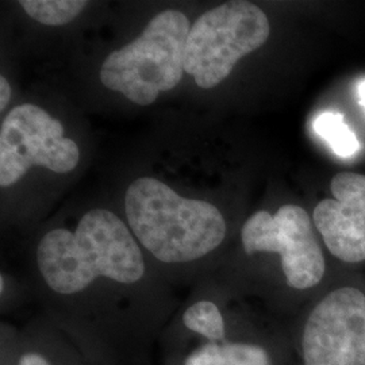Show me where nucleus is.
I'll return each instance as SVG.
<instances>
[{"mask_svg":"<svg viewBox=\"0 0 365 365\" xmlns=\"http://www.w3.org/2000/svg\"><path fill=\"white\" fill-rule=\"evenodd\" d=\"M37 264L46 284L63 295L78 294L98 277L134 284L145 274L144 257L130 230L103 209L88 211L75 232L54 229L43 235Z\"/></svg>","mask_w":365,"mask_h":365,"instance_id":"f257e3e1","label":"nucleus"},{"mask_svg":"<svg viewBox=\"0 0 365 365\" xmlns=\"http://www.w3.org/2000/svg\"><path fill=\"white\" fill-rule=\"evenodd\" d=\"M125 209L140 244L167 264L202 259L218 248L226 235V222L214 205L178 195L155 178L131 182Z\"/></svg>","mask_w":365,"mask_h":365,"instance_id":"f03ea898","label":"nucleus"},{"mask_svg":"<svg viewBox=\"0 0 365 365\" xmlns=\"http://www.w3.org/2000/svg\"><path fill=\"white\" fill-rule=\"evenodd\" d=\"M190 30V19L180 11L157 14L140 37L106 57L102 84L135 105L155 103L161 92L173 90L182 78Z\"/></svg>","mask_w":365,"mask_h":365,"instance_id":"7ed1b4c3","label":"nucleus"},{"mask_svg":"<svg viewBox=\"0 0 365 365\" xmlns=\"http://www.w3.org/2000/svg\"><path fill=\"white\" fill-rule=\"evenodd\" d=\"M269 33L268 16L253 3L229 1L214 7L191 26L184 71L200 88H214L242 57L261 48Z\"/></svg>","mask_w":365,"mask_h":365,"instance_id":"20e7f679","label":"nucleus"},{"mask_svg":"<svg viewBox=\"0 0 365 365\" xmlns=\"http://www.w3.org/2000/svg\"><path fill=\"white\" fill-rule=\"evenodd\" d=\"M80 150L60 120L38 106H16L0 129V185H14L34 165L56 173L75 170Z\"/></svg>","mask_w":365,"mask_h":365,"instance_id":"39448f33","label":"nucleus"},{"mask_svg":"<svg viewBox=\"0 0 365 365\" xmlns=\"http://www.w3.org/2000/svg\"><path fill=\"white\" fill-rule=\"evenodd\" d=\"M314 226L307 211L295 205L280 207L274 215L259 211L242 226V247L247 255L279 253L288 286L307 289L322 280L327 269Z\"/></svg>","mask_w":365,"mask_h":365,"instance_id":"423d86ee","label":"nucleus"},{"mask_svg":"<svg viewBox=\"0 0 365 365\" xmlns=\"http://www.w3.org/2000/svg\"><path fill=\"white\" fill-rule=\"evenodd\" d=\"M304 365H365V294L341 287L309 315L302 334Z\"/></svg>","mask_w":365,"mask_h":365,"instance_id":"0eeeda50","label":"nucleus"},{"mask_svg":"<svg viewBox=\"0 0 365 365\" xmlns=\"http://www.w3.org/2000/svg\"><path fill=\"white\" fill-rule=\"evenodd\" d=\"M333 199L321 200L313 222L329 252L349 264L365 261V175L339 172L330 182Z\"/></svg>","mask_w":365,"mask_h":365,"instance_id":"6e6552de","label":"nucleus"},{"mask_svg":"<svg viewBox=\"0 0 365 365\" xmlns=\"http://www.w3.org/2000/svg\"><path fill=\"white\" fill-rule=\"evenodd\" d=\"M185 365H272L268 352L255 344L210 342L191 353Z\"/></svg>","mask_w":365,"mask_h":365,"instance_id":"1a4fd4ad","label":"nucleus"},{"mask_svg":"<svg viewBox=\"0 0 365 365\" xmlns=\"http://www.w3.org/2000/svg\"><path fill=\"white\" fill-rule=\"evenodd\" d=\"M313 129L330 145L334 155L341 158L354 156L360 149L356 134L339 113L327 111L319 114L314 119Z\"/></svg>","mask_w":365,"mask_h":365,"instance_id":"9d476101","label":"nucleus"},{"mask_svg":"<svg viewBox=\"0 0 365 365\" xmlns=\"http://www.w3.org/2000/svg\"><path fill=\"white\" fill-rule=\"evenodd\" d=\"M30 18L42 25L63 26L71 24L88 1L81 0H21L18 3Z\"/></svg>","mask_w":365,"mask_h":365,"instance_id":"9b49d317","label":"nucleus"},{"mask_svg":"<svg viewBox=\"0 0 365 365\" xmlns=\"http://www.w3.org/2000/svg\"><path fill=\"white\" fill-rule=\"evenodd\" d=\"M182 322L187 329L211 342L225 339V321L220 309L210 300H200L185 310Z\"/></svg>","mask_w":365,"mask_h":365,"instance_id":"f8f14e48","label":"nucleus"},{"mask_svg":"<svg viewBox=\"0 0 365 365\" xmlns=\"http://www.w3.org/2000/svg\"><path fill=\"white\" fill-rule=\"evenodd\" d=\"M11 99V87L6 78H0V110L4 111L6 106L9 105Z\"/></svg>","mask_w":365,"mask_h":365,"instance_id":"ddd939ff","label":"nucleus"},{"mask_svg":"<svg viewBox=\"0 0 365 365\" xmlns=\"http://www.w3.org/2000/svg\"><path fill=\"white\" fill-rule=\"evenodd\" d=\"M19 365H51L49 361L38 353H26L19 359Z\"/></svg>","mask_w":365,"mask_h":365,"instance_id":"4468645a","label":"nucleus"},{"mask_svg":"<svg viewBox=\"0 0 365 365\" xmlns=\"http://www.w3.org/2000/svg\"><path fill=\"white\" fill-rule=\"evenodd\" d=\"M357 95H359V99H360V105L365 108V80H361L357 84Z\"/></svg>","mask_w":365,"mask_h":365,"instance_id":"2eb2a0df","label":"nucleus"}]
</instances>
